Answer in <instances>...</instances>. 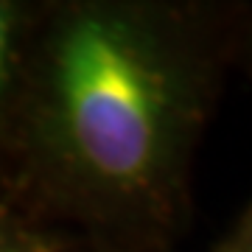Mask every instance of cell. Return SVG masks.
Listing matches in <instances>:
<instances>
[{"label": "cell", "instance_id": "cell-1", "mask_svg": "<svg viewBox=\"0 0 252 252\" xmlns=\"http://www.w3.org/2000/svg\"><path fill=\"white\" fill-rule=\"evenodd\" d=\"M59 87L84 162L107 180H140L160 137V93L135 45L104 20H81L62 42Z\"/></svg>", "mask_w": 252, "mask_h": 252}, {"label": "cell", "instance_id": "cell-2", "mask_svg": "<svg viewBox=\"0 0 252 252\" xmlns=\"http://www.w3.org/2000/svg\"><path fill=\"white\" fill-rule=\"evenodd\" d=\"M6 54H9V14L0 6V84L6 76Z\"/></svg>", "mask_w": 252, "mask_h": 252}]
</instances>
